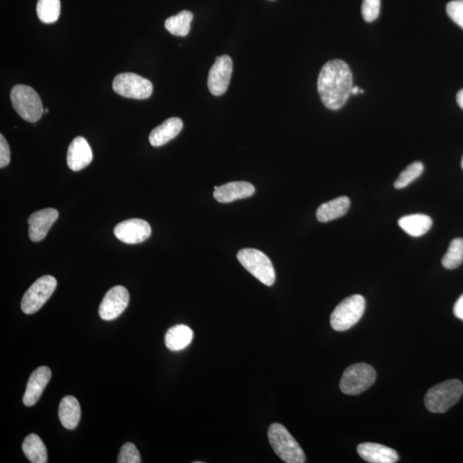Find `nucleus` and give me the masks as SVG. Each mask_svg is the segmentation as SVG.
Instances as JSON below:
<instances>
[{"instance_id":"cd10ccee","label":"nucleus","mask_w":463,"mask_h":463,"mask_svg":"<svg viewBox=\"0 0 463 463\" xmlns=\"http://www.w3.org/2000/svg\"><path fill=\"white\" fill-rule=\"evenodd\" d=\"M118 463H140V454L137 447L131 443H126L121 448L118 457Z\"/></svg>"},{"instance_id":"412c9836","label":"nucleus","mask_w":463,"mask_h":463,"mask_svg":"<svg viewBox=\"0 0 463 463\" xmlns=\"http://www.w3.org/2000/svg\"><path fill=\"white\" fill-rule=\"evenodd\" d=\"M59 418L62 426L68 430H73L77 427L81 418V408L74 396H65L60 401Z\"/></svg>"},{"instance_id":"dca6fc26","label":"nucleus","mask_w":463,"mask_h":463,"mask_svg":"<svg viewBox=\"0 0 463 463\" xmlns=\"http://www.w3.org/2000/svg\"><path fill=\"white\" fill-rule=\"evenodd\" d=\"M254 193L255 187L252 184L245 181H238V182L227 183L221 187H215L213 196L217 202L229 203L234 201L249 198Z\"/></svg>"},{"instance_id":"4468645a","label":"nucleus","mask_w":463,"mask_h":463,"mask_svg":"<svg viewBox=\"0 0 463 463\" xmlns=\"http://www.w3.org/2000/svg\"><path fill=\"white\" fill-rule=\"evenodd\" d=\"M51 377L52 372L48 366H41V368L34 370V373L29 377L25 396L22 398L25 406H34L40 400L42 393H43Z\"/></svg>"},{"instance_id":"2eb2a0df","label":"nucleus","mask_w":463,"mask_h":463,"mask_svg":"<svg viewBox=\"0 0 463 463\" xmlns=\"http://www.w3.org/2000/svg\"><path fill=\"white\" fill-rule=\"evenodd\" d=\"M93 160V153L86 139L77 137L73 139L67 152V164L72 171H80L90 165Z\"/></svg>"},{"instance_id":"f8f14e48","label":"nucleus","mask_w":463,"mask_h":463,"mask_svg":"<svg viewBox=\"0 0 463 463\" xmlns=\"http://www.w3.org/2000/svg\"><path fill=\"white\" fill-rule=\"evenodd\" d=\"M114 235L126 244H139L150 237L152 227L145 220L130 219L115 227Z\"/></svg>"},{"instance_id":"a878e982","label":"nucleus","mask_w":463,"mask_h":463,"mask_svg":"<svg viewBox=\"0 0 463 463\" xmlns=\"http://www.w3.org/2000/svg\"><path fill=\"white\" fill-rule=\"evenodd\" d=\"M463 262V239L457 238L450 242L449 249L442 260L443 267L454 269Z\"/></svg>"},{"instance_id":"f3484780","label":"nucleus","mask_w":463,"mask_h":463,"mask_svg":"<svg viewBox=\"0 0 463 463\" xmlns=\"http://www.w3.org/2000/svg\"><path fill=\"white\" fill-rule=\"evenodd\" d=\"M357 451L363 460L370 463H395L399 460L398 453L395 450L380 443H361Z\"/></svg>"},{"instance_id":"6ab92c4d","label":"nucleus","mask_w":463,"mask_h":463,"mask_svg":"<svg viewBox=\"0 0 463 463\" xmlns=\"http://www.w3.org/2000/svg\"><path fill=\"white\" fill-rule=\"evenodd\" d=\"M350 200L347 196H339V198L330 201L320 206L316 210V219L320 222H328L333 220L342 217L349 211Z\"/></svg>"},{"instance_id":"6e6552de","label":"nucleus","mask_w":463,"mask_h":463,"mask_svg":"<svg viewBox=\"0 0 463 463\" xmlns=\"http://www.w3.org/2000/svg\"><path fill=\"white\" fill-rule=\"evenodd\" d=\"M57 281L52 276L39 278L22 297L21 307L25 314H34L44 306L55 291Z\"/></svg>"},{"instance_id":"5701e85b","label":"nucleus","mask_w":463,"mask_h":463,"mask_svg":"<svg viewBox=\"0 0 463 463\" xmlns=\"http://www.w3.org/2000/svg\"><path fill=\"white\" fill-rule=\"evenodd\" d=\"M22 451L32 463L48 462V450L42 440L36 434L27 436L22 443Z\"/></svg>"},{"instance_id":"b1692460","label":"nucleus","mask_w":463,"mask_h":463,"mask_svg":"<svg viewBox=\"0 0 463 463\" xmlns=\"http://www.w3.org/2000/svg\"><path fill=\"white\" fill-rule=\"evenodd\" d=\"M193 15L191 11H183L170 17L165 22V28L176 36H187L191 29Z\"/></svg>"},{"instance_id":"72a5a7b5","label":"nucleus","mask_w":463,"mask_h":463,"mask_svg":"<svg viewBox=\"0 0 463 463\" xmlns=\"http://www.w3.org/2000/svg\"><path fill=\"white\" fill-rule=\"evenodd\" d=\"M360 88L358 86H353L352 90H351V95H357L358 93H360Z\"/></svg>"},{"instance_id":"9b49d317","label":"nucleus","mask_w":463,"mask_h":463,"mask_svg":"<svg viewBox=\"0 0 463 463\" xmlns=\"http://www.w3.org/2000/svg\"><path fill=\"white\" fill-rule=\"evenodd\" d=\"M233 72V61L229 56L216 58L208 77V88L212 95L219 96L225 94Z\"/></svg>"},{"instance_id":"f257e3e1","label":"nucleus","mask_w":463,"mask_h":463,"mask_svg":"<svg viewBox=\"0 0 463 463\" xmlns=\"http://www.w3.org/2000/svg\"><path fill=\"white\" fill-rule=\"evenodd\" d=\"M353 88V75L349 65L341 60L327 62L320 71L318 91L323 105L338 110L345 105Z\"/></svg>"},{"instance_id":"7c9ffc66","label":"nucleus","mask_w":463,"mask_h":463,"mask_svg":"<svg viewBox=\"0 0 463 463\" xmlns=\"http://www.w3.org/2000/svg\"><path fill=\"white\" fill-rule=\"evenodd\" d=\"M11 161V149L9 145L3 135H0V168H6Z\"/></svg>"},{"instance_id":"0eeeda50","label":"nucleus","mask_w":463,"mask_h":463,"mask_svg":"<svg viewBox=\"0 0 463 463\" xmlns=\"http://www.w3.org/2000/svg\"><path fill=\"white\" fill-rule=\"evenodd\" d=\"M375 380L376 372L372 365L357 363L345 370L340 389L346 395L356 396L369 389Z\"/></svg>"},{"instance_id":"f03ea898","label":"nucleus","mask_w":463,"mask_h":463,"mask_svg":"<svg viewBox=\"0 0 463 463\" xmlns=\"http://www.w3.org/2000/svg\"><path fill=\"white\" fill-rule=\"evenodd\" d=\"M268 438L272 449L283 462H306V455L303 450L283 424H272L268 430Z\"/></svg>"},{"instance_id":"ddd939ff","label":"nucleus","mask_w":463,"mask_h":463,"mask_svg":"<svg viewBox=\"0 0 463 463\" xmlns=\"http://www.w3.org/2000/svg\"><path fill=\"white\" fill-rule=\"evenodd\" d=\"M58 218H59V211L55 208H45L31 215L29 218V234L31 241L38 242L45 239Z\"/></svg>"},{"instance_id":"1a4fd4ad","label":"nucleus","mask_w":463,"mask_h":463,"mask_svg":"<svg viewBox=\"0 0 463 463\" xmlns=\"http://www.w3.org/2000/svg\"><path fill=\"white\" fill-rule=\"evenodd\" d=\"M114 90L123 98L145 100L152 95L153 85L149 80L135 73H121L115 76Z\"/></svg>"},{"instance_id":"9d476101","label":"nucleus","mask_w":463,"mask_h":463,"mask_svg":"<svg viewBox=\"0 0 463 463\" xmlns=\"http://www.w3.org/2000/svg\"><path fill=\"white\" fill-rule=\"evenodd\" d=\"M129 293L123 286H116L108 291L100 304L99 315L105 321H112L123 314L129 304Z\"/></svg>"},{"instance_id":"7ed1b4c3","label":"nucleus","mask_w":463,"mask_h":463,"mask_svg":"<svg viewBox=\"0 0 463 463\" xmlns=\"http://www.w3.org/2000/svg\"><path fill=\"white\" fill-rule=\"evenodd\" d=\"M463 384L458 380H450L435 385L424 396L427 408L435 414H443L460 400Z\"/></svg>"},{"instance_id":"c9c22d12","label":"nucleus","mask_w":463,"mask_h":463,"mask_svg":"<svg viewBox=\"0 0 463 463\" xmlns=\"http://www.w3.org/2000/svg\"><path fill=\"white\" fill-rule=\"evenodd\" d=\"M462 168L463 169V157H462Z\"/></svg>"},{"instance_id":"473e14b6","label":"nucleus","mask_w":463,"mask_h":463,"mask_svg":"<svg viewBox=\"0 0 463 463\" xmlns=\"http://www.w3.org/2000/svg\"><path fill=\"white\" fill-rule=\"evenodd\" d=\"M457 100L459 107L462 108L463 109V90H460L458 92L457 96Z\"/></svg>"},{"instance_id":"4be33fe9","label":"nucleus","mask_w":463,"mask_h":463,"mask_svg":"<svg viewBox=\"0 0 463 463\" xmlns=\"http://www.w3.org/2000/svg\"><path fill=\"white\" fill-rule=\"evenodd\" d=\"M193 338V331L184 324L170 328L165 335V344L169 350L180 351L190 345Z\"/></svg>"},{"instance_id":"2f4dec72","label":"nucleus","mask_w":463,"mask_h":463,"mask_svg":"<svg viewBox=\"0 0 463 463\" xmlns=\"http://www.w3.org/2000/svg\"><path fill=\"white\" fill-rule=\"evenodd\" d=\"M454 314L457 318L463 321V295L459 298L455 304Z\"/></svg>"},{"instance_id":"f704fd0d","label":"nucleus","mask_w":463,"mask_h":463,"mask_svg":"<svg viewBox=\"0 0 463 463\" xmlns=\"http://www.w3.org/2000/svg\"><path fill=\"white\" fill-rule=\"evenodd\" d=\"M48 108H46V113H48Z\"/></svg>"},{"instance_id":"c85d7f7f","label":"nucleus","mask_w":463,"mask_h":463,"mask_svg":"<svg viewBox=\"0 0 463 463\" xmlns=\"http://www.w3.org/2000/svg\"><path fill=\"white\" fill-rule=\"evenodd\" d=\"M381 0H363L361 13L365 22H372L380 13Z\"/></svg>"},{"instance_id":"20e7f679","label":"nucleus","mask_w":463,"mask_h":463,"mask_svg":"<svg viewBox=\"0 0 463 463\" xmlns=\"http://www.w3.org/2000/svg\"><path fill=\"white\" fill-rule=\"evenodd\" d=\"M11 100L15 112L26 121L36 123L44 113L40 95L27 85H15L11 92Z\"/></svg>"},{"instance_id":"393cba45","label":"nucleus","mask_w":463,"mask_h":463,"mask_svg":"<svg viewBox=\"0 0 463 463\" xmlns=\"http://www.w3.org/2000/svg\"><path fill=\"white\" fill-rule=\"evenodd\" d=\"M36 13L43 23L57 22L60 15V0H38Z\"/></svg>"},{"instance_id":"a211bd4d","label":"nucleus","mask_w":463,"mask_h":463,"mask_svg":"<svg viewBox=\"0 0 463 463\" xmlns=\"http://www.w3.org/2000/svg\"><path fill=\"white\" fill-rule=\"evenodd\" d=\"M183 121L179 118H170L156 127L149 135L150 145L160 147L175 138L183 129Z\"/></svg>"},{"instance_id":"423d86ee","label":"nucleus","mask_w":463,"mask_h":463,"mask_svg":"<svg viewBox=\"0 0 463 463\" xmlns=\"http://www.w3.org/2000/svg\"><path fill=\"white\" fill-rule=\"evenodd\" d=\"M237 258L243 267L262 284L271 287L275 283V269L267 255L256 249L246 248L239 250Z\"/></svg>"},{"instance_id":"39448f33","label":"nucleus","mask_w":463,"mask_h":463,"mask_svg":"<svg viewBox=\"0 0 463 463\" xmlns=\"http://www.w3.org/2000/svg\"><path fill=\"white\" fill-rule=\"evenodd\" d=\"M365 308L364 297L354 295L343 300L335 308L330 316L331 327L335 331H345L351 329L362 318Z\"/></svg>"},{"instance_id":"aec40b11","label":"nucleus","mask_w":463,"mask_h":463,"mask_svg":"<svg viewBox=\"0 0 463 463\" xmlns=\"http://www.w3.org/2000/svg\"><path fill=\"white\" fill-rule=\"evenodd\" d=\"M398 225L405 233L412 237L418 238L423 236L431 229L432 220L427 215H409L400 218Z\"/></svg>"},{"instance_id":"c756f323","label":"nucleus","mask_w":463,"mask_h":463,"mask_svg":"<svg viewBox=\"0 0 463 463\" xmlns=\"http://www.w3.org/2000/svg\"><path fill=\"white\" fill-rule=\"evenodd\" d=\"M446 11L451 20L463 29V0H454L450 2L447 5Z\"/></svg>"},{"instance_id":"bb28decb","label":"nucleus","mask_w":463,"mask_h":463,"mask_svg":"<svg viewBox=\"0 0 463 463\" xmlns=\"http://www.w3.org/2000/svg\"><path fill=\"white\" fill-rule=\"evenodd\" d=\"M424 171V165L420 161L412 162L408 168H405L401 175L397 177L394 184L396 189H403L407 187L412 181L418 179L422 175Z\"/></svg>"}]
</instances>
